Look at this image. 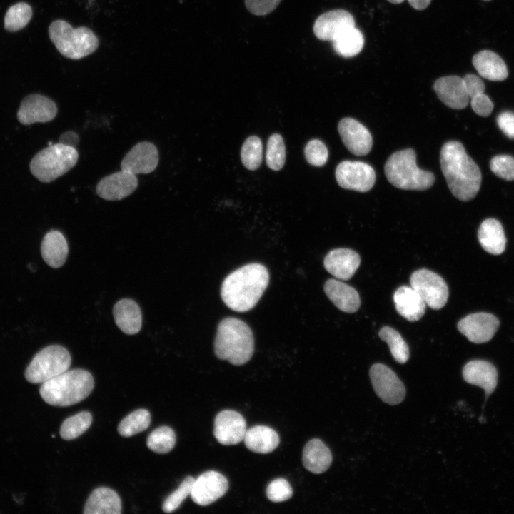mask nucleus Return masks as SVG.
<instances>
[{
	"label": "nucleus",
	"mask_w": 514,
	"mask_h": 514,
	"mask_svg": "<svg viewBox=\"0 0 514 514\" xmlns=\"http://www.w3.org/2000/svg\"><path fill=\"white\" fill-rule=\"evenodd\" d=\"M442 172L450 192L463 201L474 198L478 193L482 176L478 166L458 141H448L440 155Z\"/></svg>",
	"instance_id": "f257e3e1"
},
{
	"label": "nucleus",
	"mask_w": 514,
	"mask_h": 514,
	"mask_svg": "<svg viewBox=\"0 0 514 514\" xmlns=\"http://www.w3.org/2000/svg\"><path fill=\"white\" fill-rule=\"evenodd\" d=\"M268 282V271L263 265L248 263L224 279L221 289V298L233 311H248L256 305Z\"/></svg>",
	"instance_id": "f03ea898"
},
{
	"label": "nucleus",
	"mask_w": 514,
	"mask_h": 514,
	"mask_svg": "<svg viewBox=\"0 0 514 514\" xmlns=\"http://www.w3.org/2000/svg\"><path fill=\"white\" fill-rule=\"evenodd\" d=\"M217 358L233 365L247 363L254 352L253 334L243 321L233 317L223 319L218 324L214 341Z\"/></svg>",
	"instance_id": "7ed1b4c3"
},
{
	"label": "nucleus",
	"mask_w": 514,
	"mask_h": 514,
	"mask_svg": "<svg viewBox=\"0 0 514 514\" xmlns=\"http://www.w3.org/2000/svg\"><path fill=\"white\" fill-rule=\"evenodd\" d=\"M94 380L91 374L84 369H74L41 383V397L48 404L65 407L76 404L93 390Z\"/></svg>",
	"instance_id": "20e7f679"
},
{
	"label": "nucleus",
	"mask_w": 514,
	"mask_h": 514,
	"mask_svg": "<svg viewBox=\"0 0 514 514\" xmlns=\"http://www.w3.org/2000/svg\"><path fill=\"white\" fill-rule=\"evenodd\" d=\"M384 169L388 181L400 189L423 191L429 188L435 181L431 172L417 166L415 152L411 148L392 154Z\"/></svg>",
	"instance_id": "39448f33"
},
{
	"label": "nucleus",
	"mask_w": 514,
	"mask_h": 514,
	"mask_svg": "<svg viewBox=\"0 0 514 514\" xmlns=\"http://www.w3.org/2000/svg\"><path fill=\"white\" fill-rule=\"evenodd\" d=\"M49 36L59 53L71 59H82L94 52L99 46L98 38L90 29L73 28L64 20L50 24Z\"/></svg>",
	"instance_id": "423d86ee"
},
{
	"label": "nucleus",
	"mask_w": 514,
	"mask_h": 514,
	"mask_svg": "<svg viewBox=\"0 0 514 514\" xmlns=\"http://www.w3.org/2000/svg\"><path fill=\"white\" fill-rule=\"evenodd\" d=\"M78 158L76 148L57 143L38 152L30 163V170L38 180L49 183L74 167Z\"/></svg>",
	"instance_id": "0eeeda50"
},
{
	"label": "nucleus",
	"mask_w": 514,
	"mask_h": 514,
	"mask_svg": "<svg viewBox=\"0 0 514 514\" xmlns=\"http://www.w3.org/2000/svg\"><path fill=\"white\" fill-rule=\"evenodd\" d=\"M71 356L61 346H47L33 358L25 371L26 379L31 383H43L67 371Z\"/></svg>",
	"instance_id": "6e6552de"
},
{
	"label": "nucleus",
	"mask_w": 514,
	"mask_h": 514,
	"mask_svg": "<svg viewBox=\"0 0 514 514\" xmlns=\"http://www.w3.org/2000/svg\"><path fill=\"white\" fill-rule=\"evenodd\" d=\"M410 286L430 308L440 309L445 305L448 288L437 273L427 269L415 271L410 276Z\"/></svg>",
	"instance_id": "1a4fd4ad"
},
{
	"label": "nucleus",
	"mask_w": 514,
	"mask_h": 514,
	"mask_svg": "<svg viewBox=\"0 0 514 514\" xmlns=\"http://www.w3.org/2000/svg\"><path fill=\"white\" fill-rule=\"evenodd\" d=\"M370 378L377 395L385 403L397 405L405 397V388L395 373L382 363L370 368Z\"/></svg>",
	"instance_id": "9d476101"
},
{
	"label": "nucleus",
	"mask_w": 514,
	"mask_h": 514,
	"mask_svg": "<svg viewBox=\"0 0 514 514\" xmlns=\"http://www.w3.org/2000/svg\"><path fill=\"white\" fill-rule=\"evenodd\" d=\"M336 179L343 188L366 192L375 183L376 173L373 168L364 162L344 161L336 167Z\"/></svg>",
	"instance_id": "9b49d317"
},
{
	"label": "nucleus",
	"mask_w": 514,
	"mask_h": 514,
	"mask_svg": "<svg viewBox=\"0 0 514 514\" xmlns=\"http://www.w3.org/2000/svg\"><path fill=\"white\" fill-rule=\"evenodd\" d=\"M228 488V483L224 475L214 470H208L195 479L191 496L199 505H210L222 497Z\"/></svg>",
	"instance_id": "f8f14e48"
},
{
	"label": "nucleus",
	"mask_w": 514,
	"mask_h": 514,
	"mask_svg": "<svg viewBox=\"0 0 514 514\" xmlns=\"http://www.w3.org/2000/svg\"><path fill=\"white\" fill-rule=\"evenodd\" d=\"M499 326L500 322L494 315L479 312L462 318L458 323V328L470 341L482 343L493 337Z\"/></svg>",
	"instance_id": "ddd939ff"
},
{
	"label": "nucleus",
	"mask_w": 514,
	"mask_h": 514,
	"mask_svg": "<svg viewBox=\"0 0 514 514\" xmlns=\"http://www.w3.org/2000/svg\"><path fill=\"white\" fill-rule=\"evenodd\" d=\"M57 114L54 101L41 94H30L25 97L17 112L19 121L24 125L45 123L53 120Z\"/></svg>",
	"instance_id": "4468645a"
},
{
	"label": "nucleus",
	"mask_w": 514,
	"mask_h": 514,
	"mask_svg": "<svg viewBox=\"0 0 514 514\" xmlns=\"http://www.w3.org/2000/svg\"><path fill=\"white\" fill-rule=\"evenodd\" d=\"M246 432L244 418L231 410L221 411L214 420L213 435L222 445H236L243 440Z\"/></svg>",
	"instance_id": "2eb2a0df"
},
{
	"label": "nucleus",
	"mask_w": 514,
	"mask_h": 514,
	"mask_svg": "<svg viewBox=\"0 0 514 514\" xmlns=\"http://www.w3.org/2000/svg\"><path fill=\"white\" fill-rule=\"evenodd\" d=\"M158 158V152L154 144L147 141L139 142L125 155L121 163V169L134 175L149 173L157 167Z\"/></svg>",
	"instance_id": "dca6fc26"
},
{
	"label": "nucleus",
	"mask_w": 514,
	"mask_h": 514,
	"mask_svg": "<svg viewBox=\"0 0 514 514\" xmlns=\"http://www.w3.org/2000/svg\"><path fill=\"white\" fill-rule=\"evenodd\" d=\"M355 27L353 16L343 9H335L320 15L313 24V33L321 41H334L346 30Z\"/></svg>",
	"instance_id": "f3484780"
},
{
	"label": "nucleus",
	"mask_w": 514,
	"mask_h": 514,
	"mask_svg": "<svg viewBox=\"0 0 514 514\" xmlns=\"http://www.w3.org/2000/svg\"><path fill=\"white\" fill-rule=\"evenodd\" d=\"M137 186L136 175L121 170L101 179L96 191L97 195L105 200L118 201L131 195Z\"/></svg>",
	"instance_id": "a211bd4d"
},
{
	"label": "nucleus",
	"mask_w": 514,
	"mask_h": 514,
	"mask_svg": "<svg viewBox=\"0 0 514 514\" xmlns=\"http://www.w3.org/2000/svg\"><path fill=\"white\" fill-rule=\"evenodd\" d=\"M341 140L349 151L356 156L368 154L373 145L369 131L352 118L342 119L338 125Z\"/></svg>",
	"instance_id": "6ab92c4d"
},
{
	"label": "nucleus",
	"mask_w": 514,
	"mask_h": 514,
	"mask_svg": "<svg viewBox=\"0 0 514 514\" xmlns=\"http://www.w3.org/2000/svg\"><path fill=\"white\" fill-rule=\"evenodd\" d=\"M433 89L440 100L446 106L454 109H463L469 102V96L463 78L455 76H445L438 79Z\"/></svg>",
	"instance_id": "aec40b11"
},
{
	"label": "nucleus",
	"mask_w": 514,
	"mask_h": 514,
	"mask_svg": "<svg viewBox=\"0 0 514 514\" xmlns=\"http://www.w3.org/2000/svg\"><path fill=\"white\" fill-rule=\"evenodd\" d=\"M359 255L349 248H336L326 256L323 261L326 270L340 280L351 278L360 266Z\"/></svg>",
	"instance_id": "412c9836"
},
{
	"label": "nucleus",
	"mask_w": 514,
	"mask_h": 514,
	"mask_svg": "<svg viewBox=\"0 0 514 514\" xmlns=\"http://www.w3.org/2000/svg\"><path fill=\"white\" fill-rule=\"evenodd\" d=\"M463 376L468 383L483 388L487 396L493 392L497 386V370L486 361H469L463 367Z\"/></svg>",
	"instance_id": "4be33fe9"
},
{
	"label": "nucleus",
	"mask_w": 514,
	"mask_h": 514,
	"mask_svg": "<svg viewBox=\"0 0 514 514\" xmlns=\"http://www.w3.org/2000/svg\"><path fill=\"white\" fill-rule=\"evenodd\" d=\"M393 301L398 313L409 321H416L424 315L426 304L411 286L398 288Z\"/></svg>",
	"instance_id": "5701e85b"
},
{
	"label": "nucleus",
	"mask_w": 514,
	"mask_h": 514,
	"mask_svg": "<svg viewBox=\"0 0 514 514\" xmlns=\"http://www.w3.org/2000/svg\"><path fill=\"white\" fill-rule=\"evenodd\" d=\"M328 298L341 311L353 313L361 305L359 295L356 289L340 281L328 279L324 286Z\"/></svg>",
	"instance_id": "b1692460"
},
{
	"label": "nucleus",
	"mask_w": 514,
	"mask_h": 514,
	"mask_svg": "<svg viewBox=\"0 0 514 514\" xmlns=\"http://www.w3.org/2000/svg\"><path fill=\"white\" fill-rule=\"evenodd\" d=\"M121 501L116 491L106 487L93 490L87 499L84 514H120Z\"/></svg>",
	"instance_id": "393cba45"
},
{
	"label": "nucleus",
	"mask_w": 514,
	"mask_h": 514,
	"mask_svg": "<svg viewBox=\"0 0 514 514\" xmlns=\"http://www.w3.org/2000/svg\"><path fill=\"white\" fill-rule=\"evenodd\" d=\"M113 315L117 326L126 334L138 333L142 326V315L138 305L132 299L124 298L114 306Z\"/></svg>",
	"instance_id": "a878e982"
},
{
	"label": "nucleus",
	"mask_w": 514,
	"mask_h": 514,
	"mask_svg": "<svg viewBox=\"0 0 514 514\" xmlns=\"http://www.w3.org/2000/svg\"><path fill=\"white\" fill-rule=\"evenodd\" d=\"M472 62L480 76L488 80L503 81L508 77L505 63L492 51L483 50L478 52L473 56Z\"/></svg>",
	"instance_id": "bb28decb"
},
{
	"label": "nucleus",
	"mask_w": 514,
	"mask_h": 514,
	"mask_svg": "<svg viewBox=\"0 0 514 514\" xmlns=\"http://www.w3.org/2000/svg\"><path fill=\"white\" fill-rule=\"evenodd\" d=\"M41 252L43 259L49 266L57 268L63 266L69 253L64 235L56 230L48 232L42 240Z\"/></svg>",
	"instance_id": "cd10ccee"
},
{
	"label": "nucleus",
	"mask_w": 514,
	"mask_h": 514,
	"mask_svg": "<svg viewBox=\"0 0 514 514\" xmlns=\"http://www.w3.org/2000/svg\"><path fill=\"white\" fill-rule=\"evenodd\" d=\"M330 449L320 439H312L305 445L302 460L304 467L310 472L320 474L330 467L332 463Z\"/></svg>",
	"instance_id": "c85d7f7f"
},
{
	"label": "nucleus",
	"mask_w": 514,
	"mask_h": 514,
	"mask_svg": "<svg viewBox=\"0 0 514 514\" xmlns=\"http://www.w3.org/2000/svg\"><path fill=\"white\" fill-rule=\"evenodd\" d=\"M478 236L481 246L488 253L500 255L505 251L506 238L503 226L498 220L488 218L483 221Z\"/></svg>",
	"instance_id": "c756f323"
},
{
	"label": "nucleus",
	"mask_w": 514,
	"mask_h": 514,
	"mask_svg": "<svg viewBox=\"0 0 514 514\" xmlns=\"http://www.w3.org/2000/svg\"><path fill=\"white\" fill-rule=\"evenodd\" d=\"M243 440L250 450L262 454L273 451L280 441L278 433L265 425H256L246 430Z\"/></svg>",
	"instance_id": "7c9ffc66"
},
{
	"label": "nucleus",
	"mask_w": 514,
	"mask_h": 514,
	"mask_svg": "<svg viewBox=\"0 0 514 514\" xmlns=\"http://www.w3.org/2000/svg\"><path fill=\"white\" fill-rule=\"evenodd\" d=\"M335 52L343 57H353L361 52L364 45V37L356 27L343 31L332 41Z\"/></svg>",
	"instance_id": "2f4dec72"
},
{
	"label": "nucleus",
	"mask_w": 514,
	"mask_h": 514,
	"mask_svg": "<svg viewBox=\"0 0 514 514\" xmlns=\"http://www.w3.org/2000/svg\"><path fill=\"white\" fill-rule=\"evenodd\" d=\"M150 423V413L146 409H138L128 414L120 422L118 432L121 436L130 437L147 429Z\"/></svg>",
	"instance_id": "473e14b6"
},
{
	"label": "nucleus",
	"mask_w": 514,
	"mask_h": 514,
	"mask_svg": "<svg viewBox=\"0 0 514 514\" xmlns=\"http://www.w3.org/2000/svg\"><path fill=\"white\" fill-rule=\"evenodd\" d=\"M381 340L386 342L394 359L400 363H405L409 358V348L400 333L395 329L385 326L379 331Z\"/></svg>",
	"instance_id": "72a5a7b5"
},
{
	"label": "nucleus",
	"mask_w": 514,
	"mask_h": 514,
	"mask_svg": "<svg viewBox=\"0 0 514 514\" xmlns=\"http://www.w3.org/2000/svg\"><path fill=\"white\" fill-rule=\"evenodd\" d=\"M92 415L89 412L82 411L66 418L60 428L61 437L66 440L78 438L91 425Z\"/></svg>",
	"instance_id": "f704fd0d"
},
{
	"label": "nucleus",
	"mask_w": 514,
	"mask_h": 514,
	"mask_svg": "<svg viewBox=\"0 0 514 514\" xmlns=\"http://www.w3.org/2000/svg\"><path fill=\"white\" fill-rule=\"evenodd\" d=\"M146 444L148 448L154 453H167L175 446V432L168 426L158 427L150 433Z\"/></svg>",
	"instance_id": "c9c22d12"
},
{
	"label": "nucleus",
	"mask_w": 514,
	"mask_h": 514,
	"mask_svg": "<svg viewBox=\"0 0 514 514\" xmlns=\"http://www.w3.org/2000/svg\"><path fill=\"white\" fill-rule=\"evenodd\" d=\"M32 16L31 7L26 3H17L7 10L4 17V27L9 31L23 29Z\"/></svg>",
	"instance_id": "e433bc0d"
},
{
	"label": "nucleus",
	"mask_w": 514,
	"mask_h": 514,
	"mask_svg": "<svg viewBox=\"0 0 514 514\" xmlns=\"http://www.w3.org/2000/svg\"><path fill=\"white\" fill-rule=\"evenodd\" d=\"M262 143L256 136L248 137L241 150V158L243 166L248 170L257 169L262 161Z\"/></svg>",
	"instance_id": "4c0bfd02"
},
{
	"label": "nucleus",
	"mask_w": 514,
	"mask_h": 514,
	"mask_svg": "<svg viewBox=\"0 0 514 514\" xmlns=\"http://www.w3.org/2000/svg\"><path fill=\"white\" fill-rule=\"evenodd\" d=\"M286 148L281 135H271L267 143L266 161L267 166L272 170H281L285 163Z\"/></svg>",
	"instance_id": "58836bf2"
},
{
	"label": "nucleus",
	"mask_w": 514,
	"mask_h": 514,
	"mask_svg": "<svg viewBox=\"0 0 514 514\" xmlns=\"http://www.w3.org/2000/svg\"><path fill=\"white\" fill-rule=\"evenodd\" d=\"M194 480L193 477L187 476L179 487L166 498L162 505L163 511L168 513L176 510L184 499L191 494Z\"/></svg>",
	"instance_id": "ea45409f"
},
{
	"label": "nucleus",
	"mask_w": 514,
	"mask_h": 514,
	"mask_svg": "<svg viewBox=\"0 0 514 514\" xmlns=\"http://www.w3.org/2000/svg\"><path fill=\"white\" fill-rule=\"evenodd\" d=\"M490 168L499 178L514 180V158L509 155H498L490 160Z\"/></svg>",
	"instance_id": "a19ab883"
},
{
	"label": "nucleus",
	"mask_w": 514,
	"mask_h": 514,
	"mask_svg": "<svg viewBox=\"0 0 514 514\" xmlns=\"http://www.w3.org/2000/svg\"><path fill=\"white\" fill-rule=\"evenodd\" d=\"M306 161L313 166H322L328 159V153L325 144L318 139H313L306 144L304 149Z\"/></svg>",
	"instance_id": "79ce46f5"
},
{
	"label": "nucleus",
	"mask_w": 514,
	"mask_h": 514,
	"mask_svg": "<svg viewBox=\"0 0 514 514\" xmlns=\"http://www.w3.org/2000/svg\"><path fill=\"white\" fill-rule=\"evenodd\" d=\"M293 490L290 483L283 478L272 480L266 488L267 498L272 502L280 503L291 498Z\"/></svg>",
	"instance_id": "37998d69"
},
{
	"label": "nucleus",
	"mask_w": 514,
	"mask_h": 514,
	"mask_svg": "<svg viewBox=\"0 0 514 514\" xmlns=\"http://www.w3.org/2000/svg\"><path fill=\"white\" fill-rule=\"evenodd\" d=\"M281 0H245L247 9L257 16L266 15L273 11Z\"/></svg>",
	"instance_id": "c03bdc74"
},
{
	"label": "nucleus",
	"mask_w": 514,
	"mask_h": 514,
	"mask_svg": "<svg viewBox=\"0 0 514 514\" xmlns=\"http://www.w3.org/2000/svg\"><path fill=\"white\" fill-rule=\"evenodd\" d=\"M470 105L478 115L483 117L488 116L493 109V103L485 94L482 93L470 99Z\"/></svg>",
	"instance_id": "a18cd8bd"
},
{
	"label": "nucleus",
	"mask_w": 514,
	"mask_h": 514,
	"mask_svg": "<svg viewBox=\"0 0 514 514\" xmlns=\"http://www.w3.org/2000/svg\"><path fill=\"white\" fill-rule=\"evenodd\" d=\"M469 99L484 93L485 86L483 80L477 75L468 74L463 78Z\"/></svg>",
	"instance_id": "49530a36"
},
{
	"label": "nucleus",
	"mask_w": 514,
	"mask_h": 514,
	"mask_svg": "<svg viewBox=\"0 0 514 514\" xmlns=\"http://www.w3.org/2000/svg\"><path fill=\"white\" fill-rule=\"evenodd\" d=\"M497 124L505 135L510 139L514 138V113L503 111L497 117Z\"/></svg>",
	"instance_id": "de8ad7c7"
},
{
	"label": "nucleus",
	"mask_w": 514,
	"mask_h": 514,
	"mask_svg": "<svg viewBox=\"0 0 514 514\" xmlns=\"http://www.w3.org/2000/svg\"><path fill=\"white\" fill-rule=\"evenodd\" d=\"M79 135L73 131H69L64 133L60 136L59 143L76 148V147L79 144Z\"/></svg>",
	"instance_id": "09e8293b"
},
{
	"label": "nucleus",
	"mask_w": 514,
	"mask_h": 514,
	"mask_svg": "<svg viewBox=\"0 0 514 514\" xmlns=\"http://www.w3.org/2000/svg\"><path fill=\"white\" fill-rule=\"evenodd\" d=\"M410 5L417 10H423L427 8L431 0H408Z\"/></svg>",
	"instance_id": "8fccbe9b"
},
{
	"label": "nucleus",
	"mask_w": 514,
	"mask_h": 514,
	"mask_svg": "<svg viewBox=\"0 0 514 514\" xmlns=\"http://www.w3.org/2000/svg\"><path fill=\"white\" fill-rule=\"evenodd\" d=\"M387 1H388L389 2L393 3V4H400V3H402L404 0H387Z\"/></svg>",
	"instance_id": "3c124183"
},
{
	"label": "nucleus",
	"mask_w": 514,
	"mask_h": 514,
	"mask_svg": "<svg viewBox=\"0 0 514 514\" xmlns=\"http://www.w3.org/2000/svg\"><path fill=\"white\" fill-rule=\"evenodd\" d=\"M483 1H490V0H483Z\"/></svg>",
	"instance_id": "603ef678"
}]
</instances>
